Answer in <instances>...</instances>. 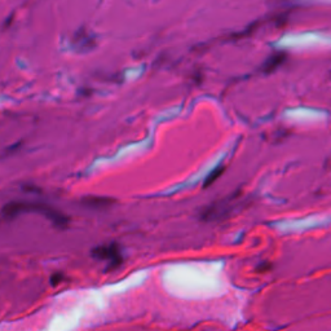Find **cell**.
Listing matches in <instances>:
<instances>
[{"label": "cell", "mask_w": 331, "mask_h": 331, "mask_svg": "<svg viewBox=\"0 0 331 331\" xmlns=\"http://www.w3.org/2000/svg\"><path fill=\"white\" fill-rule=\"evenodd\" d=\"M23 212H38L42 214L50 219L54 225L65 228L69 224V217L61 214L60 211H56L50 206L42 203H31V202H11L7 206H4L3 214L8 217H15V216L23 214Z\"/></svg>", "instance_id": "6da1fadb"}, {"label": "cell", "mask_w": 331, "mask_h": 331, "mask_svg": "<svg viewBox=\"0 0 331 331\" xmlns=\"http://www.w3.org/2000/svg\"><path fill=\"white\" fill-rule=\"evenodd\" d=\"M91 255L97 260H105L108 262V266L106 269L113 270L118 268L123 262V256H122V251L118 243L110 242L101 245V246L95 247L91 251Z\"/></svg>", "instance_id": "7a4b0ae2"}, {"label": "cell", "mask_w": 331, "mask_h": 331, "mask_svg": "<svg viewBox=\"0 0 331 331\" xmlns=\"http://www.w3.org/2000/svg\"><path fill=\"white\" fill-rule=\"evenodd\" d=\"M114 200L109 199V198H104V197H85L82 199V203L84 204L85 207L89 208H105L109 207L110 203H113Z\"/></svg>", "instance_id": "3957f363"}, {"label": "cell", "mask_w": 331, "mask_h": 331, "mask_svg": "<svg viewBox=\"0 0 331 331\" xmlns=\"http://www.w3.org/2000/svg\"><path fill=\"white\" fill-rule=\"evenodd\" d=\"M74 43L77 44L79 50H91L92 47H95V39L87 33L79 31L77 33V36L74 39Z\"/></svg>", "instance_id": "277c9868"}, {"label": "cell", "mask_w": 331, "mask_h": 331, "mask_svg": "<svg viewBox=\"0 0 331 331\" xmlns=\"http://www.w3.org/2000/svg\"><path fill=\"white\" fill-rule=\"evenodd\" d=\"M65 280V276L62 273H54L52 277H50V285L52 286H58L62 281Z\"/></svg>", "instance_id": "5b68a950"}]
</instances>
